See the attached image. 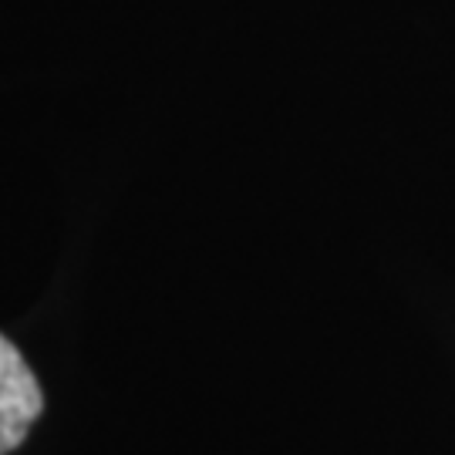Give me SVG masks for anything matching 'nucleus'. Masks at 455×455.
Returning <instances> with one entry per match:
<instances>
[{
  "instance_id": "f257e3e1",
  "label": "nucleus",
  "mask_w": 455,
  "mask_h": 455,
  "mask_svg": "<svg viewBox=\"0 0 455 455\" xmlns=\"http://www.w3.org/2000/svg\"><path fill=\"white\" fill-rule=\"evenodd\" d=\"M44 411V391L24 355L0 334V455L14 452Z\"/></svg>"
}]
</instances>
